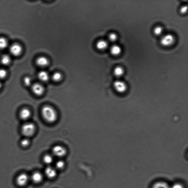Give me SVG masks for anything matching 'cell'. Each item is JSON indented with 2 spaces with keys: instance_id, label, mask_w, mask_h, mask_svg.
Segmentation results:
<instances>
[{
  "instance_id": "obj_16",
  "label": "cell",
  "mask_w": 188,
  "mask_h": 188,
  "mask_svg": "<svg viewBox=\"0 0 188 188\" xmlns=\"http://www.w3.org/2000/svg\"><path fill=\"white\" fill-rule=\"evenodd\" d=\"M152 188H170V187L167 183L163 181H159L154 184Z\"/></svg>"
},
{
  "instance_id": "obj_25",
  "label": "cell",
  "mask_w": 188,
  "mask_h": 188,
  "mask_svg": "<svg viewBox=\"0 0 188 188\" xmlns=\"http://www.w3.org/2000/svg\"><path fill=\"white\" fill-rule=\"evenodd\" d=\"M117 38V36L116 34L115 33H111L108 35V39H109L110 41L112 42L116 41Z\"/></svg>"
},
{
  "instance_id": "obj_7",
  "label": "cell",
  "mask_w": 188,
  "mask_h": 188,
  "mask_svg": "<svg viewBox=\"0 0 188 188\" xmlns=\"http://www.w3.org/2000/svg\"><path fill=\"white\" fill-rule=\"evenodd\" d=\"M32 91L36 95L40 96L42 95L44 92V88L42 84L36 83L32 85Z\"/></svg>"
},
{
  "instance_id": "obj_15",
  "label": "cell",
  "mask_w": 188,
  "mask_h": 188,
  "mask_svg": "<svg viewBox=\"0 0 188 188\" xmlns=\"http://www.w3.org/2000/svg\"><path fill=\"white\" fill-rule=\"evenodd\" d=\"M107 46V42L104 40H100L96 44V48L99 50H102L106 49Z\"/></svg>"
},
{
  "instance_id": "obj_6",
  "label": "cell",
  "mask_w": 188,
  "mask_h": 188,
  "mask_svg": "<svg viewBox=\"0 0 188 188\" xmlns=\"http://www.w3.org/2000/svg\"><path fill=\"white\" fill-rule=\"evenodd\" d=\"M9 50L11 55L14 56H18L22 53L23 49L19 44L14 43L10 47Z\"/></svg>"
},
{
  "instance_id": "obj_12",
  "label": "cell",
  "mask_w": 188,
  "mask_h": 188,
  "mask_svg": "<svg viewBox=\"0 0 188 188\" xmlns=\"http://www.w3.org/2000/svg\"><path fill=\"white\" fill-rule=\"evenodd\" d=\"M38 78L40 81L43 82H46L49 78L48 73L44 71H42L39 72Z\"/></svg>"
},
{
  "instance_id": "obj_5",
  "label": "cell",
  "mask_w": 188,
  "mask_h": 188,
  "mask_svg": "<svg viewBox=\"0 0 188 188\" xmlns=\"http://www.w3.org/2000/svg\"><path fill=\"white\" fill-rule=\"evenodd\" d=\"M52 152L55 156L61 158L65 156L66 155L67 151L63 147L57 145L53 147Z\"/></svg>"
},
{
  "instance_id": "obj_27",
  "label": "cell",
  "mask_w": 188,
  "mask_h": 188,
  "mask_svg": "<svg viewBox=\"0 0 188 188\" xmlns=\"http://www.w3.org/2000/svg\"><path fill=\"white\" fill-rule=\"evenodd\" d=\"M7 75V72L4 69H0V79L5 78Z\"/></svg>"
},
{
  "instance_id": "obj_20",
  "label": "cell",
  "mask_w": 188,
  "mask_h": 188,
  "mask_svg": "<svg viewBox=\"0 0 188 188\" xmlns=\"http://www.w3.org/2000/svg\"><path fill=\"white\" fill-rule=\"evenodd\" d=\"M8 46V42L6 39L3 37H0V49H4L7 47Z\"/></svg>"
},
{
  "instance_id": "obj_24",
  "label": "cell",
  "mask_w": 188,
  "mask_h": 188,
  "mask_svg": "<svg viewBox=\"0 0 188 188\" xmlns=\"http://www.w3.org/2000/svg\"><path fill=\"white\" fill-rule=\"evenodd\" d=\"M20 144L21 146L24 147H27L30 145V141L28 138L24 139L20 142Z\"/></svg>"
},
{
  "instance_id": "obj_18",
  "label": "cell",
  "mask_w": 188,
  "mask_h": 188,
  "mask_svg": "<svg viewBox=\"0 0 188 188\" xmlns=\"http://www.w3.org/2000/svg\"><path fill=\"white\" fill-rule=\"evenodd\" d=\"M113 73L117 77H120L124 73V69L120 66H118L113 71Z\"/></svg>"
},
{
  "instance_id": "obj_28",
  "label": "cell",
  "mask_w": 188,
  "mask_h": 188,
  "mask_svg": "<svg viewBox=\"0 0 188 188\" xmlns=\"http://www.w3.org/2000/svg\"><path fill=\"white\" fill-rule=\"evenodd\" d=\"M187 11V6H184L182 7L180 9V12L182 14H185Z\"/></svg>"
},
{
  "instance_id": "obj_21",
  "label": "cell",
  "mask_w": 188,
  "mask_h": 188,
  "mask_svg": "<svg viewBox=\"0 0 188 188\" xmlns=\"http://www.w3.org/2000/svg\"><path fill=\"white\" fill-rule=\"evenodd\" d=\"M53 80L55 82H59L62 78V74L59 72H56L54 73L52 77Z\"/></svg>"
},
{
  "instance_id": "obj_14",
  "label": "cell",
  "mask_w": 188,
  "mask_h": 188,
  "mask_svg": "<svg viewBox=\"0 0 188 188\" xmlns=\"http://www.w3.org/2000/svg\"><path fill=\"white\" fill-rule=\"evenodd\" d=\"M121 48L119 46L114 45L111 46L110 50L111 55L113 56H117L120 55L121 52Z\"/></svg>"
},
{
  "instance_id": "obj_11",
  "label": "cell",
  "mask_w": 188,
  "mask_h": 188,
  "mask_svg": "<svg viewBox=\"0 0 188 188\" xmlns=\"http://www.w3.org/2000/svg\"><path fill=\"white\" fill-rule=\"evenodd\" d=\"M36 63L39 66L44 67L49 64V60L46 57L41 56L39 57L36 61Z\"/></svg>"
},
{
  "instance_id": "obj_19",
  "label": "cell",
  "mask_w": 188,
  "mask_h": 188,
  "mask_svg": "<svg viewBox=\"0 0 188 188\" xmlns=\"http://www.w3.org/2000/svg\"><path fill=\"white\" fill-rule=\"evenodd\" d=\"M11 59L9 56L8 55H3L1 59V63L3 65H8L11 62Z\"/></svg>"
},
{
  "instance_id": "obj_10",
  "label": "cell",
  "mask_w": 188,
  "mask_h": 188,
  "mask_svg": "<svg viewBox=\"0 0 188 188\" xmlns=\"http://www.w3.org/2000/svg\"><path fill=\"white\" fill-rule=\"evenodd\" d=\"M31 114V112L29 109L27 108H23L20 112V117L23 120H27L30 117Z\"/></svg>"
},
{
  "instance_id": "obj_4",
  "label": "cell",
  "mask_w": 188,
  "mask_h": 188,
  "mask_svg": "<svg viewBox=\"0 0 188 188\" xmlns=\"http://www.w3.org/2000/svg\"><path fill=\"white\" fill-rule=\"evenodd\" d=\"M174 37L171 34H168L164 35L161 39L160 42L163 46L168 47L172 45L174 42Z\"/></svg>"
},
{
  "instance_id": "obj_8",
  "label": "cell",
  "mask_w": 188,
  "mask_h": 188,
  "mask_svg": "<svg viewBox=\"0 0 188 188\" xmlns=\"http://www.w3.org/2000/svg\"><path fill=\"white\" fill-rule=\"evenodd\" d=\"M30 179L33 183L38 184L41 183L43 180V176L42 174L38 172H36L32 174Z\"/></svg>"
},
{
  "instance_id": "obj_9",
  "label": "cell",
  "mask_w": 188,
  "mask_h": 188,
  "mask_svg": "<svg viewBox=\"0 0 188 188\" xmlns=\"http://www.w3.org/2000/svg\"><path fill=\"white\" fill-rule=\"evenodd\" d=\"M45 174L46 177L49 179H53L56 177L57 171L55 168L50 167H46L45 170Z\"/></svg>"
},
{
  "instance_id": "obj_30",
  "label": "cell",
  "mask_w": 188,
  "mask_h": 188,
  "mask_svg": "<svg viewBox=\"0 0 188 188\" xmlns=\"http://www.w3.org/2000/svg\"><path fill=\"white\" fill-rule=\"evenodd\" d=\"M2 85L1 83V82H0V89H1V88L2 87Z\"/></svg>"
},
{
  "instance_id": "obj_29",
  "label": "cell",
  "mask_w": 188,
  "mask_h": 188,
  "mask_svg": "<svg viewBox=\"0 0 188 188\" xmlns=\"http://www.w3.org/2000/svg\"><path fill=\"white\" fill-rule=\"evenodd\" d=\"M171 188H184V186L180 183H176L173 184Z\"/></svg>"
},
{
  "instance_id": "obj_23",
  "label": "cell",
  "mask_w": 188,
  "mask_h": 188,
  "mask_svg": "<svg viewBox=\"0 0 188 188\" xmlns=\"http://www.w3.org/2000/svg\"><path fill=\"white\" fill-rule=\"evenodd\" d=\"M163 28H162V27L157 26L155 27V29H154L153 30L154 33L157 36H159V35L161 34L162 32H163Z\"/></svg>"
},
{
  "instance_id": "obj_17",
  "label": "cell",
  "mask_w": 188,
  "mask_h": 188,
  "mask_svg": "<svg viewBox=\"0 0 188 188\" xmlns=\"http://www.w3.org/2000/svg\"><path fill=\"white\" fill-rule=\"evenodd\" d=\"M43 162L47 165H50L53 161V157L49 155H46L44 156L43 158Z\"/></svg>"
},
{
  "instance_id": "obj_2",
  "label": "cell",
  "mask_w": 188,
  "mask_h": 188,
  "mask_svg": "<svg viewBox=\"0 0 188 188\" xmlns=\"http://www.w3.org/2000/svg\"><path fill=\"white\" fill-rule=\"evenodd\" d=\"M36 130V127L32 123H27L21 127V131L23 134L26 137H30L34 134Z\"/></svg>"
},
{
  "instance_id": "obj_3",
  "label": "cell",
  "mask_w": 188,
  "mask_h": 188,
  "mask_svg": "<svg viewBox=\"0 0 188 188\" xmlns=\"http://www.w3.org/2000/svg\"><path fill=\"white\" fill-rule=\"evenodd\" d=\"M29 177L27 174L25 173H22L18 176L16 179V183L17 185L20 187H24L28 184Z\"/></svg>"
},
{
  "instance_id": "obj_13",
  "label": "cell",
  "mask_w": 188,
  "mask_h": 188,
  "mask_svg": "<svg viewBox=\"0 0 188 188\" xmlns=\"http://www.w3.org/2000/svg\"><path fill=\"white\" fill-rule=\"evenodd\" d=\"M114 86L115 88L118 91H123L126 89V85L125 83L122 81H117L115 82Z\"/></svg>"
},
{
  "instance_id": "obj_22",
  "label": "cell",
  "mask_w": 188,
  "mask_h": 188,
  "mask_svg": "<svg viewBox=\"0 0 188 188\" xmlns=\"http://www.w3.org/2000/svg\"><path fill=\"white\" fill-rule=\"evenodd\" d=\"M65 163L64 161L59 160L56 162V167L59 170H62L65 167Z\"/></svg>"
},
{
  "instance_id": "obj_1",
  "label": "cell",
  "mask_w": 188,
  "mask_h": 188,
  "mask_svg": "<svg viewBox=\"0 0 188 188\" xmlns=\"http://www.w3.org/2000/svg\"><path fill=\"white\" fill-rule=\"evenodd\" d=\"M41 113L43 119L47 123H52L56 121L57 113L52 106H45L43 107L41 110Z\"/></svg>"
},
{
  "instance_id": "obj_26",
  "label": "cell",
  "mask_w": 188,
  "mask_h": 188,
  "mask_svg": "<svg viewBox=\"0 0 188 188\" xmlns=\"http://www.w3.org/2000/svg\"><path fill=\"white\" fill-rule=\"evenodd\" d=\"M24 82L25 85L27 86H29L32 84V80L30 77H26L24 79Z\"/></svg>"
}]
</instances>
